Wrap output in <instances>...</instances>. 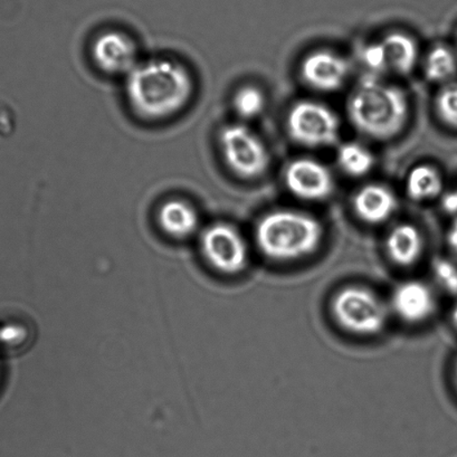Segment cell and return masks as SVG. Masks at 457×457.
I'll return each instance as SVG.
<instances>
[{"label": "cell", "mask_w": 457, "mask_h": 457, "mask_svg": "<svg viewBox=\"0 0 457 457\" xmlns=\"http://www.w3.org/2000/svg\"><path fill=\"white\" fill-rule=\"evenodd\" d=\"M454 376H455V384H456V387H457V361L455 363Z\"/></svg>", "instance_id": "obj_26"}, {"label": "cell", "mask_w": 457, "mask_h": 457, "mask_svg": "<svg viewBox=\"0 0 457 457\" xmlns=\"http://www.w3.org/2000/svg\"><path fill=\"white\" fill-rule=\"evenodd\" d=\"M433 274L439 287L450 295H457V266L452 261L436 259L433 264Z\"/></svg>", "instance_id": "obj_21"}, {"label": "cell", "mask_w": 457, "mask_h": 457, "mask_svg": "<svg viewBox=\"0 0 457 457\" xmlns=\"http://www.w3.org/2000/svg\"><path fill=\"white\" fill-rule=\"evenodd\" d=\"M424 241L420 230L411 224H399L390 230L386 238V252L389 259L399 266H411L420 260Z\"/></svg>", "instance_id": "obj_13"}, {"label": "cell", "mask_w": 457, "mask_h": 457, "mask_svg": "<svg viewBox=\"0 0 457 457\" xmlns=\"http://www.w3.org/2000/svg\"><path fill=\"white\" fill-rule=\"evenodd\" d=\"M201 248L208 263L220 273H241L248 262L245 238L228 223H216L204 230Z\"/></svg>", "instance_id": "obj_7"}, {"label": "cell", "mask_w": 457, "mask_h": 457, "mask_svg": "<svg viewBox=\"0 0 457 457\" xmlns=\"http://www.w3.org/2000/svg\"><path fill=\"white\" fill-rule=\"evenodd\" d=\"M389 309L403 322L415 325L433 316L436 309V297L428 284L411 279L395 288Z\"/></svg>", "instance_id": "obj_11"}, {"label": "cell", "mask_w": 457, "mask_h": 457, "mask_svg": "<svg viewBox=\"0 0 457 457\" xmlns=\"http://www.w3.org/2000/svg\"><path fill=\"white\" fill-rule=\"evenodd\" d=\"M353 211L362 221L378 225L388 220L396 212L395 194L384 185L370 184L359 189L353 199Z\"/></svg>", "instance_id": "obj_12"}, {"label": "cell", "mask_w": 457, "mask_h": 457, "mask_svg": "<svg viewBox=\"0 0 457 457\" xmlns=\"http://www.w3.org/2000/svg\"><path fill=\"white\" fill-rule=\"evenodd\" d=\"M386 55H387L389 70L399 75L412 72L419 60V46L410 35L395 32L390 33L383 41Z\"/></svg>", "instance_id": "obj_15"}, {"label": "cell", "mask_w": 457, "mask_h": 457, "mask_svg": "<svg viewBox=\"0 0 457 457\" xmlns=\"http://www.w3.org/2000/svg\"><path fill=\"white\" fill-rule=\"evenodd\" d=\"M444 188V180L436 168L420 165L410 172L406 180L408 197L415 202H426L436 198Z\"/></svg>", "instance_id": "obj_16"}, {"label": "cell", "mask_w": 457, "mask_h": 457, "mask_svg": "<svg viewBox=\"0 0 457 457\" xmlns=\"http://www.w3.org/2000/svg\"><path fill=\"white\" fill-rule=\"evenodd\" d=\"M220 145L226 165L244 179L264 175L270 166V154L263 141L241 123L229 124L221 130Z\"/></svg>", "instance_id": "obj_5"}, {"label": "cell", "mask_w": 457, "mask_h": 457, "mask_svg": "<svg viewBox=\"0 0 457 457\" xmlns=\"http://www.w3.org/2000/svg\"><path fill=\"white\" fill-rule=\"evenodd\" d=\"M338 163L345 174L361 177L370 172L375 165L370 150L357 142H347L338 150Z\"/></svg>", "instance_id": "obj_18"}, {"label": "cell", "mask_w": 457, "mask_h": 457, "mask_svg": "<svg viewBox=\"0 0 457 457\" xmlns=\"http://www.w3.org/2000/svg\"><path fill=\"white\" fill-rule=\"evenodd\" d=\"M457 74V56L450 47L437 46L425 61V75L428 81L447 84Z\"/></svg>", "instance_id": "obj_17"}, {"label": "cell", "mask_w": 457, "mask_h": 457, "mask_svg": "<svg viewBox=\"0 0 457 457\" xmlns=\"http://www.w3.org/2000/svg\"><path fill=\"white\" fill-rule=\"evenodd\" d=\"M233 104L239 117L246 120L254 119L263 112L265 96L260 88L246 86L235 93Z\"/></svg>", "instance_id": "obj_19"}, {"label": "cell", "mask_w": 457, "mask_h": 457, "mask_svg": "<svg viewBox=\"0 0 457 457\" xmlns=\"http://www.w3.org/2000/svg\"><path fill=\"white\" fill-rule=\"evenodd\" d=\"M435 110L445 126L457 130V81L444 84L435 99Z\"/></svg>", "instance_id": "obj_20"}, {"label": "cell", "mask_w": 457, "mask_h": 457, "mask_svg": "<svg viewBox=\"0 0 457 457\" xmlns=\"http://www.w3.org/2000/svg\"><path fill=\"white\" fill-rule=\"evenodd\" d=\"M126 95L131 108L140 117L170 118L186 108L192 99V74L174 60L141 62L126 77Z\"/></svg>", "instance_id": "obj_1"}, {"label": "cell", "mask_w": 457, "mask_h": 457, "mask_svg": "<svg viewBox=\"0 0 457 457\" xmlns=\"http://www.w3.org/2000/svg\"><path fill=\"white\" fill-rule=\"evenodd\" d=\"M284 179L287 189L304 201H323L335 189L334 176L316 159L301 158L292 162L287 168Z\"/></svg>", "instance_id": "obj_8"}, {"label": "cell", "mask_w": 457, "mask_h": 457, "mask_svg": "<svg viewBox=\"0 0 457 457\" xmlns=\"http://www.w3.org/2000/svg\"><path fill=\"white\" fill-rule=\"evenodd\" d=\"M452 322H453V325L455 326L456 329H457V303L455 305L454 308H453V312H452Z\"/></svg>", "instance_id": "obj_25"}, {"label": "cell", "mask_w": 457, "mask_h": 457, "mask_svg": "<svg viewBox=\"0 0 457 457\" xmlns=\"http://www.w3.org/2000/svg\"><path fill=\"white\" fill-rule=\"evenodd\" d=\"M350 73V65L344 56L335 52H312L301 65L303 81L313 90L332 92L344 86Z\"/></svg>", "instance_id": "obj_10"}, {"label": "cell", "mask_w": 457, "mask_h": 457, "mask_svg": "<svg viewBox=\"0 0 457 457\" xmlns=\"http://www.w3.org/2000/svg\"><path fill=\"white\" fill-rule=\"evenodd\" d=\"M443 208L450 214L457 215V188L443 198Z\"/></svg>", "instance_id": "obj_23"}, {"label": "cell", "mask_w": 457, "mask_h": 457, "mask_svg": "<svg viewBox=\"0 0 457 457\" xmlns=\"http://www.w3.org/2000/svg\"><path fill=\"white\" fill-rule=\"evenodd\" d=\"M347 110L350 121L361 135L389 140L405 127L410 104L401 87L370 78L350 96Z\"/></svg>", "instance_id": "obj_2"}, {"label": "cell", "mask_w": 457, "mask_h": 457, "mask_svg": "<svg viewBox=\"0 0 457 457\" xmlns=\"http://www.w3.org/2000/svg\"><path fill=\"white\" fill-rule=\"evenodd\" d=\"M162 229L174 238H187L197 232L199 216L194 206L181 199L162 204L158 212Z\"/></svg>", "instance_id": "obj_14"}, {"label": "cell", "mask_w": 457, "mask_h": 457, "mask_svg": "<svg viewBox=\"0 0 457 457\" xmlns=\"http://www.w3.org/2000/svg\"><path fill=\"white\" fill-rule=\"evenodd\" d=\"M447 244L448 247L451 248L453 254L457 257V216L448 228L447 232Z\"/></svg>", "instance_id": "obj_24"}, {"label": "cell", "mask_w": 457, "mask_h": 457, "mask_svg": "<svg viewBox=\"0 0 457 457\" xmlns=\"http://www.w3.org/2000/svg\"><path fill=\"white\" fill-rule=\"evenodd\" d=\"M287 128L296 144L310 148L335 145L340 135L337 114L316 101H300L293 105L287 114Z\"/></svg>", "instance_id": "obj_6"}, {"label": "cell", "mask_w": 457, "mask_h": 457, "mask_svg": "<svg viewBox=\"0 0 457 457\" xmlns=\"http://www.w3.org/2000/svg\"><path fill=\"white\" fill-rule=\"evenodd\" d=\"M389 307L370 288L350 286L336 293L332 317L350 334L375 336L387 325Z\"/></svg>", "instance_id": "obj_4"}, {"label": "cell", "mask_w": 457, "mask_h": 457, "mask_svg": "<svg viewBox=\"0 0 457 457\" xmlns=\"http://www.w3.org/2000/svg\"><path fill=\"white\" fill-rule=\"evenodd\" d=\"M361 61L372 73H384L389 70L387 55L381 42L371 43L363 48Z\"/></svg>", "instance_id": "obj_22"}, {"label": "cell", "mask_w": 457, "mask_h": 457, "mask_svg": "<svg viewBox=\"0 0 457 457\" xmlns=\"http://www.w3.org/2000/svg\"><path fill=\"white\" fill-rule=\"evenodd\" d=\"M323 234V226L316 217L286 210L265 215L256 226L255 239L262 254L268 259L288 262L316 252Z\"/></svg>", "instance_id": "obj_3"}, {"label": "cell", "mask_w": 457, "mask_h": 457, "mask_svg": "<svg viewBox=\"0 0 457 457\" xmlns=\"http://www.w3.org/2000/svg\"><path fill=\"white\" fill-rule=\"evenodd\" d=\"M92 57L97 68L110 75L127 77L139 63L135 42L118 30H109L96 39Z\"/></svg>", "instance_id": "obj_9"}]
</instances>
